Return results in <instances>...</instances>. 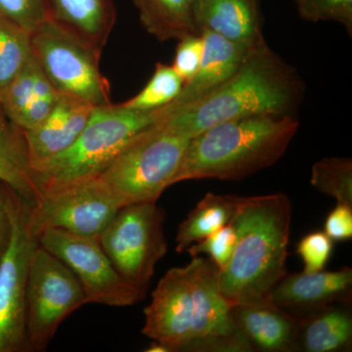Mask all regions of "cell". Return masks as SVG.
Masks as SVG:
<instances>
[{
	"label": "cell",
	"instance_id": "obj_1",
	"mask_svg": "<svg viewBox=\"0 0 352 352\" xmlns=\"http://www.w3.org/2000/svg\"><path fill=\"white\" fill-rule=\"evenodd\" d=\"M219 272L212 259L201 256L168 270L145 308L142 333L168 352H252L234 325Z\"/></svg>",
	"mask_w": 352,
	"mask_h": 352
},
{
	"label": "cell",
	"instance_id": "obj_2",
	"mask_svg": "<svg viewBox=\"0 0 352 352\" xmlns=\"http://www.w3.org/2000/svg\"><path fill=\"white\" fill-rule=\"evenodd\" d=\"M305 85L293 67L265 39L254 44L226 82L198 100L162 108L157 122L192 138L210 126L259 115H293L302 104Z\"/></svg>",
	"mask_w": 352,
	"mask_h": 352
},
{
	"label": "cell",
	"instance_id": "obj_3",
	"mask_svg": "<svg viewBox=\"0 0 352 352\" xmlns=\"http://www.w3.org/2000/svg\"><path fill=\"white\" fill-rule=\"evenodd\" d=\"M292 214L286 194L238 197L229 221L237 235L235 250L219 272L220 291L231 305L270 298L288 273Z\"/></svg>",
	"mask_w": 352,
	"mask_h": 352
},
{
	"label": "cell",
	"instance_id": "obj_4",
	"mask_svg": "<svg viewBox=\"0 0 352 352\" xmlns=\"http://www.w3.org/2000/svg\"><path fill=\"white\" fill-rule=\"evenodd\" d=\"M300 129L293 115L226 120L190 138L173 184L186 180H241L277 163Z\"/></svg>",
	"mask_w": 352,
	"mask_h": 352
},
{
	"label": "cell",
	"instance_id": "obj_5",
	"mask_svg": "<svg viewBox=\"0 0 352 352\" xmlns=\"http://www.w3.org/2000/svg\"><path fill=\"white\" fill-rule=\"evenodd\" d=\"M161 108L138 111L122 104L97 106L68 150L34 168L41 195L76 180L99 176L124 146L159 120Z\"/></svg>",
	"mask_w": 352,
	"mask_h": 352
},
{
	"label": "cell",
	"instance_id": "obj_6",
	"mask_svg": "<svg viewBox=\"0 0 352 352\" xmlns=\"http://www.w3.org/2000/svg\"><path fill=\"white\" fill-rule=\"evenodd\" d=\"M190 138L156 122L131 139L100 177L126 203H157L173 185Z\"/></svg>",
	"mask_w": 352,
	"mask_h": 352
},
{
	"label": "cell",
	"instance_id": "obj_7",
	"mask_svg": "<svg viewBox=\"0 0 352 352\" xmlns=\"http://www.w3.org/2000/svg\"><path fill=\"white\" fill-rule=\"evenodd\" d=\"M164 214L156 203L129 204L99 235L104 252L122 279L142 300L157 263L168 251Z\"/></svg>",
	"mask_w": 352,
	"mask_h": 352
},
{
	"label": "cell",
	"instance_id": "obj_8",
	"mask_svg": "<svg viewBox=\"0 0 352 352\" xmlns=\"http://www.w3.org/2000/svg\"><path fill=\"white\" fill-rule=\"evenodd\" d=\"M32 56L58 94L97 107L109 105L110 85L101 74V54L54 21L30 34Z\"/></svg>",
	"mask_w": 352,
	"mask_h": 352
},
{
	"label": "cell",
	"instance_id": "obj_9",
	"mask_svg": "<svg viewBox=\"0 0 352 352\" xmlns=\"http://www.w3.org/2000/svg\"><path fill=\"white\" fill-rule=\"evenodd\" d=\"M8 206L12 232L0 259V352H28V277L38 240L30 224L31 205L10 187Z\"/></svg>",
	"mask_w": 352,
	"mask_h": 352
},
{
	"label": "cell",
	"instance_id": "obj_10",
	"mask_svg": "<svg viewBox=\"0 0 352 352\" xmlns=\"http://www.w3.org/2000/svg\"><path fill=\"white\" fill-rule=\"evenodd\" d=\"M85 303L73 271L38 245L28 277L27 336L32 351H45L60 324Z\"/></svg>",
	"mask_w": 352,
	"mask_h": 352
},
{
	"label": "cell",
	"instance_id": "obj_11",
	"mask_svg": "<svg viewBox=\"0 0 352 352\" xmlns=\"http://www.w3.org/2000/svg\"><path fill=\"white\" fill-rule=\"evenodd\" d=\"M124 206L100 176H94L44 192L30 208V224L36 236L54 228L98 238Z\"/></svg>",
	"mask_w": 352,
	"mask_h": 352
},
{
	"label": "cell",
	"instance_id": "obj_12",
	"mask_svg": "<svg viewBox=\"0 0 352 352\" xmlns=\"http://www.w3.org/2000/svg\"><path fill=\"white\" fill-rule=\"evenodd\" d=\"M38 240L41 247L73 271L87 303L124 307L140 302L138 293L113 267L98 238L47 228L39 234Z\"/></svg>",
	"mask_w": 352,
	"mask_h": 352
},
{
	"label": "cell",
	"instance_id": "obj_13",
	"mask_svg": "<svg viewBox=\"0 0 352 352\" xmlns=\"http://www.w3.org/2000/svg\"><path fill=\"white\" fill-rule=\"evenodd\" d=\"M270 298L289 314L295 311L296 317L335 303L351 305L352 270L287 273L271 289Z\"/></svg>",
	"mask_w": 352,
	"mask_h": 352
},
{
	"label": "cell",
	"instance_id": "obj_14",
	"mask_svg": "<svg viewBox=\"0 0 352 352\" xmlns=\"http://www.w3.org/2000/svg\"><path fill=\"white\" fill-rule=\"evenodd\" d=\"M230 314L252 352L298 351V317L270 298L234 303Z\"/></svg>",
	"mask_w": 352,
	"mask_h": 352
},
{
	"label": "cell",
	"instance_id": "obj_15",
	"mask_svg": "<svg viewBox=\"0 0 352 352\" xmlns=\"http://www.w3.org/2000/svg\"><path fill=\"white\" fill-rule=\"evenodd\" d=\"M94 106L68 95L59 94L56 105L39 126L25 131L32 168L68 150L89 120Z\"/></svg>",
	"mask_w": 352,
	"mask_h": 352
},
{
	"label": "cell",
	"instance_id": "obj_16",
	"mask_svg": "<svg viewBox=\"0 0 352 352\" xmlns=\"http://www.w3.org/2000/svg\"><path fill=\"white\" fill-rule=\"evenodd\" d=\"M192 18L198 34L214 32L245 45L264 38L258 0H194Z\"/></svg>",
	"mask_w": 352,
	"mask_h": 352
},
{
	"label": "cell",
	"instance_id": "obj_17",
	"mask_svg": "<svg viewBox=\"0 0 352 352\" xmlns=\"http://www.w3.org/2000/svg\"><path fill=\"white\" fill-rule=\"evenodd\" d=\"M201 36L204 51L200 67L196 75L184 83L179 95L166 105L168 108L179 107L198 100L226 82L239 69L254 45L233 43L214 32L203 31Z\"/></svg>",
	"mask_w": 352,
	"mask_h": 352
},
{
	"label": "cell",
	"instance_id": "obj_18",
	"mask_svg": "<svg viewBox=\"0 0 352 352\" xmlns=\"http://www.w3.org/2000/svg\"><path fill=\"white\" fill-rule=\"evenodd\" d=\"M48 18L102 54L117 20L113 0H46Z\"/></svg>",
	"mask_w": 352,
	"mask_h": 352
},
{
	"label": "cell",
	"instance_id": "obj_19",
	"mask_svg": "<svg viewBox=\"0 0 352 352\" xmlns=\"http://www.w3.org/2000/svg\"><path fill=\"white\" fill-rule=\"evenodd\" d=\"M349 305L335 303L298 316V351H351L352 315Z\"/></svg>",
	"mask_w": 352,
	"mask_h": 352
},
{
	"label": "cell",
	"instance_id": "obj_20",
	"mask_svg": "<svg viewBox=\"0 0 352 352\" xmlns=\"http://www.w3.org/2000/svg\"><path fill=\"white\" fill-rule=\"evenodd\" d=\"M0 182L8 185L31 206L41 197L25 131L7 119L0 120Z\"/></svg>",
	"mask_w": 352,
	"mask_h": 352
},
{
	"label": "cell",
	"instance_id": "obj_21",
	"mask_svg": "<svg viewBox=\"0 0 352 352\" xmlns=\"http://www.w3.org/2000/svg\"><path fill=\"white\" fill-rule=\"evenodd\" d=\"M146 31L157 41L182 39L197 34L192 18L194 0H132Z\"/></svg>",
	"mask_w": 352,
	"mask_h": 352
},
{
	"label": "cell",
	"instance_id": "obj_22",
	"mask_svg": "<svg viewBox=\"0 0 352 352\" xmlns=\"http://www.w3.org/2000/svg\"><path fill=\"white\" fill-rule=\"evenodd\" d=\"M238 196L207 193L179 224L176 234V252L186 251L229 223L235 212Z\"/></svg>",
	"mask_w": 352,
	"mask_h": 352
},
{
	"label": "cell",
	"instance_id": "obj_23",
	"mask_svg": "<svg viewBox=\"0 0 352 352\" xmlns=\"http://www.w3.org/2000/svg\"><path fill=\"white\" fill-rule=\"evenodd\" d=\"M310 183L317 191L332 197L337 204L352 207L351 157H325L312 166Z\"/></svg>",
	"mask_w": 352,
	"mask_h": 352
},
{
	"label": "cell",
	"instance_id": "obj_24",
	"mask_svg": "<svg viewBox=\"0 0 352 352\" xmlns=\"http://www.w3.org/2000/svg\"><path fill=\"white\" fill-rule=\"evenodd\" d=\"M184 82L170 65L157 63L144 88L122 105L132 110L152 111L171 103L182 92Z\"/></svg>",
	"mask_w": 352,
	"mask_h": 352
},
{
	"label": "cell",
	"instance_id": "obj_25",
	"mask_svg": "<svg viewBox=\"0 0 352 352\" xmlns=\"http://www.w3.org/2000/svg\"><path fill=\"white\" fill-rule=\"evenodd\" d=\"M31 56L29 34L0 19V90L20 73Z\"/></svg>",
	"mask_w": 352,
	"mask_h": 352
},
{
	"label": "cell",
	"instance_id": "obj_26",
	"mask_svg": "<svg viewBox=\"0 0 352 352\" xmlns=\"http://www.w3.org/2000/svg\"><path fill=\"white\" fill-rule=\"evenodd\" d=\"M36 69V61L31 56L20 73L0 90V108L4 117L13 124L34 97Z\"/></svg>",
	"mask_w": 352,
	"mask_h": 352
},
{
	"label": "cell",
	"instance_id": "obj_27",
	"mask_svg": "<svg viewBox=\"0 0 352 352\" xmlns=\"http://www.w3.org/2000/svg\"><path fill=\"white\" fill-rule=\"evenodd\" d=\"M0 19L27 34L48 18L46 0H0Z\"/></svg>",
	"mask_w": 352,
	"mask_h": 352
},
{
	"label": "cell",
	"instance_id": "obj_28",
	"mask_svg": "<svg viewBox=\"0 0 352 352\" xmlns=\"http://www.w3.org/2000/svg\"><path fill=\"white\" fill-rule=\"evenodd\" d=\"M298 15L308 22L333 21L352 34V0H295Z\"/></svg>",
	"mask_w": 352,
	"mask_h": 352
},
{
	"label": "cell",
	"instance_id": "obj_29",
	"mask_svg": "<svg viewBox=\"0 0 352 352\" xmlns=\"http://www.w3.org/2000/svg\"><path fill=\"white\" fill-rule=\"evenodd\" d=\"M236 241L237 235L235 229L232 224L228 223L205 239L190 245L186 252L192 258L201 254H208V258L212 259L215 265L222 270L226 268L232 256Z\"/></svg>",
	"mask_w": 352,
	"mask_h": 352
},
{
	"label": "cell",
	"instance_id": "obj_30",
	"mask_svg": "<svg viewBox=\"0 0 352 352\" xmlns=\"http://www.w3.org/2000/svg\"><path fill=\"white\" fill-rule=\"evenodd\" d=\"M333 241L324 231H314L302 237L296 245V252L305 264V272L324 270L332 256Z\"/></svg>",
	"mask_w": 352,
	"mask_h": 352
},
{
	"label": "cell",
	"instance_id": "obj_31",
	"mask_svg": "<svg viewBox=\"0 0 352 352\" xmlns=\"http://www.w3.org/2000/svg\"><path fill=\"white\" fill-rule=\"evenodd\" d=\"M175 60L171 65L184 83L196 75L203 57L204 41L201 34H191L179 39Z\"/></svg>",
	"mask_w": 352,
	"mask_h": 352
},
{
	"label": "cell",
	"instance_id": "obj_32",
	"mask_svg": "<svg viewBox=\"0 0 352 352\" xmlns=\"http://www.w3.org/2000/svg\"><path fill=\"white\" fill-rule=\"evenodd\" d=\"M324 232L333 242H344L352 238V207L337 204L328 214L324 226Z\"/></svg>",
	"mask_w": 352,
	"mask_h": 352
},
{
	"label": "cell",
	"instance_id": "obj_33",
	"mask_svg": "<svg viewBox=\"0 0 352 352\" xmlns=\"http://www.w3.org/2000/svg\"><path fill=\"white\" fill-rule=\"evenodd\" d=\"M57 99L58 97L56 98L32 97V100L25 106L24 111L21 113L14 124L23 131H30L39 126L52 112L56 105Z\"/></svg>",
	"mask_w": 352,
	"mask_h": 352
},
{
	"label": "cell",
	"instance_id": "obj_34",
	"mask_svg": "<svg viewBox=\"0 0 352 352\" xmlns=\"http://www.w3.org/2000/svg\"><path fill=\"white\" fill-rule=\"evenodd\" d=\"M9 186L0 182V259L3 256L12 232L8 206Z\"/></svg>",
	"mask_w": 352,
	"mask_h": 352
},
{
	"label": "cell",
	"instance_id": "obj_35",
	"mask_svg": "<svg viewBox=\"0 0 352 352\" xmlns=\"http://www.w3.org/2000/svg\"><path fill=\"white\" fill-rule=\"evenodd\" d=\"M146 351L149 352H168V349L166 346H163V344H160V342H154L148 347V349H146Z\"/></svg>",
	"mask_w": 352,
	"mask_h": 352
},
{
	"label": "cell",
	"instance_id": "obj_36",
	"mask_svg": "<svg viewBox=\"0 0 352 352\" xmlns=\"http://www.w3.org/2000/svg\"><path fill=\"white\" fill-rule=\"evenodd\" d=\"M6 119V117H4L3 113H2L1 108H0V120Z\"/></svg>",
	"mask_w": 352,
	"mask_h": 352
}]
</instances>
